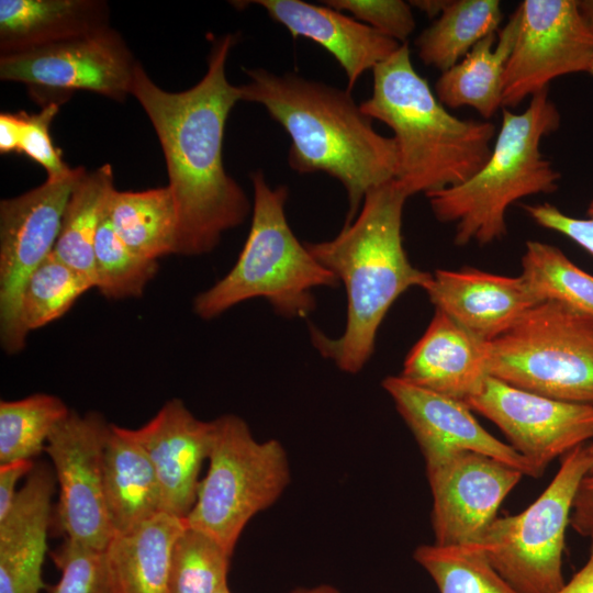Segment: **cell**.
I'll list each match as a JSON object with an SVG mask.
<instances>
[{
    "instance_id": "cell-1",
    "label": "cell",
    "mask_w": 593,
    "mask_h": 593,
    "mask_svg": "<svg viewBox=\"0 0 593 593\" xmlns=\"http://www.w3.org/2000/svg\"><path fill=\"white\" fill-rule=\"evenodd\" d=\"M235 41L232 34L215 38L205 75L184 91L159 88L139 63L135 71L132 96L152 122L166 160L178 221L177 255L212 251L222 234L239 226L253 209L222 158L226 120L240 101L239 87L225 72Z\"/></svg>"
},
{
    "instance_id": "cell-2",
    "label": "cell",
    "mask_w": 593,
    "mask_h": 593,
    "mask_svg": "<svg viewBox=\"0 0 593 593\" xmlns=\"http://www.w3.org/2000/svg\"><path fill=\"white\" fill-rule=\"evenodd\" d=\"M240 101L262 105L291 138L288 164L299 174L325 172L345 188V225L357 216L366 194L396 177L395 141L378 133L349 90L295 74L245 69Z\"/></svg>"
},
{
    "instance_id": "cell-3",
    "label": "cell",
    "mask_w": 593,
    "mask_h": 593,
    "mask_svg": "<svg viewBox=\"0 0 593 593\" xmlns=\"http://www.w3.org/2000/svg\"><path fill=\"white\" fill-rule=\"evenodd\" d=\"M407 198L395 179L388 181L366 194L357 216L337 236L304 243L346 290L344 332L332 338L310 327L315 349L345 372L357 373L368 362L379 327L395 300L410 288L424 289L432 278L411 264L403 247Z\"/></svg>"
},
{
    "instance_id": "cell-4",
    "label": "cell",
    "mask_w": 593,
    "mask_h": 593,
    "mask_svg": "<svg viewBox=\"0 0 593 593\" xmlns=\"http://www.w3.org/2000/svg\"><path fill=\"white\" fill-rule=\"evenodd\" d=\"M365 114L393 131L395 180L411 197L466 182L489 160L495 125L451 114L415 70L407 43L373 69Z\"/></svg>"
},
{
    "instance_id": "cell-5",
    "label": "cell",
    "mask_w": 593,
    "mask_h": 593,
    "mask_svg": "<svg viewBox=\"0 0 593 593\" xmlns=\"http://www.w3.org/2000/svg\"><path fill=\"white\" fill-rule=\"evenodd\" d=\"M560 124L548 88L534 94L522 113L502 108L501 127L485 165L466 182L425 194L438 221L456 224V245L502 239L511 204L558 189L561 174L540 152V143Z\"/></svg>"
},
{
    "instance_id": "cell-6",
    "label": "cell",
    "mask_w": 593,
    "mask_h": 593,
    "mask_svg": "<svg viewBox=\"0 0 593 593\" xmlns=\"http://www.w3.org/2000/svg\"><path fill=\"white\" fill-rule=\"evenodd\" d=\"M251 225L232 269L193 300L203 320L217 317L240 302L262 298L289 318L307 317L316 307L313 290L339 281L293 234L286 216L288 188L271 187L261 170L250 174Z\"/></svg>"
},
{
    "instance_id": "cell-7",
    "label": "cell",
    "mask_w": 593,
    "mask_h": 593,
    "mask_svg": "<svg viewBox=\"0 0 593 593\" xmlns=\"http://www.w3.org/2000/svg\"><path fill=\"white\" fill-rule=\"evenodd\" d=\"M488 372L515 388L593 405V317L556 301L485 343Z\"/></svg>"
},
{
    "instance_id": "cell-8",
    "label": "cell",
    "mask_w": 593,
    "mask_h": 593,
    "mask_svg": "<svg viewBox=\"0 0 593 593\" xmlns=\"http://www.w3.org/2000/svg\"><path fill=\"white\" fill-rule=\"evenodd\" d=\"M214 425L209 469L186 522L233 555L248 522L287 488L290 468L280 441H258L239 416H220Z\"/></svg>"
},
{
    "instance_id": "cell-9",
    "label": "cell",
    "mask_w": 593,
    "mask_h": 593,
    "mask_svg": "<svg viewBox=\"0 0 593 593\" xmlns=\"http://www.w3.org/2000/svg\"><path fill=\"white\" fill-rule=\"evenodd\" d=\"M590 472L585 445L562 457L542 493L516 515L497 516L481 545L496 572L517 593H557L564 585L562 557L573 501Z\"/></svg>"
},
{
    "instance_id": "cell-10",
    "label": "cell",
    "mask_w": 593,
    "mask_h": 593,
    "mask_svg": "<svg viewBox=\"0 0 593 593\" xmlns=\"http://www.w3.org/2000/svg\"><path fill=\"white\" fill-rule=\"evenodd\" d=\"M72 168L58 179L0 202V342L8 354L25 347L19 310L24 286L54 250L69 197L86 174Z\"/></svg>"
},
{
    "instance_id": "cell-11",
    "label": "cell",
    "mask_w": 593,
    "mask_h": 593,
    "mask_svg": "<svg viewBox=\"0 0 593 593\" xmlns=\"http://www.w3.org/2000/svg\"><path fill=\"white\" fill-rule=\"evenodd\" d=\"M109 425L97 412L70 411L49 436L45 451L59 489L56 526L79 545L105 550L113 537L103 482Z\"/></svg>"
},
{
    "instance_id": "cell-12",
    "label": "cell",
    "mask_w": 593,
    "mask_h": 593,
    "mask_svg": "<svg viewBox=\"0 0 593 593\" xmlns=\"http://www.w3.org/2000/svg\"><path fill=\"white\" fill-rule=\"evenodd\" d=\"M138 61L111 26L25 52L0 56V78L33 91L87 90L118 102L132 96Z\"/></svg>"
},
{
    "instance_id": "cell-13",
    "label": "cell",
    "mask_w": 593,
    "mask_h": 593,
    "mask_svg": "<svg viewBox=\"0 0 593 593\" xmlns=\"http://www.w3.org/2000/svg\"><path fill=\"white\" fill-rule=\"evenodd\" d=\"M518 35L503 78V108H515L551 80L588 72L593 34L577 0H524Z\"/></svg>"
},
{
    "instance_id": "cell-14",
    "label": "cell",
    "mask_w": 593,
    "mask_h": 593,
    "mask_svg": "<svg viewBox=\"0 0 593 593\" xmlns=\"http://www.w3.org/2000/svg\"><path fill=\"white\" fill-rule=\"evenodd\" d=\"M466 404L494 423L538 477L552 460L593 438V405L547 398L490 376Z\"/></svg>"
},
{
    "instance_id": "cell-15",
    "label": "cell",
    "mask_w": 593,
    "mask_h": 593,
    "mask_svg": "<svg viewBox=\"0 0 593 593\" xmlns=\"http://www.w3.org/2000/svg\"><path fill=\"white\" fill-rule=\"evenodd\" d=\"M433 495L434 544H480L497 511L524 475L485 455L461 451L426 467Z\"/></svg>"
},
{
    "instance_id": "cell-16",
    "label": "cell",
    "mask_w": 593,
    "mask_h": 593,
    "mask_svg": "<svg viewBox=\"0 0 593 593\" xmlns=\"http://www.w3.org/2000/svg\"><path fill=\"white\" fill-rule=\"evenodd\" d=\"M382 387L418 444L426 467L454 454L471 451L494 458L524 475L537 478L533 466L510 444L486 432L465 403L389 376Z\"/></svg>"
},
{
    "instance_id": "cell-17",
    "label": "cell",
    "mask_w": 593,
    "mask_h": 593,
    "mask_svg": "<svg viewBox=\"0 0 593 593\" xmlns=\"http://www.w3.org/2000/svg\"><path fill=\"white\" fill-rule=\"evenodd\" d=\"M214 419L197 418L179 399L167 401L157 414L130 435L149 457L160 486L163 512L187 518L200 485L199 473L209 458Z\"/></svg>"
},
{
    "instance_id": "cell-18",
    "label": "cell",
    "mask_w": 593,
    "mask_h": 593,
    "mask_svg": "<svg viewBox=\"0 0 593 593\" xmlns=\"http://www.w3.org/2000/svg\"><path fill=\"white\" fill-rule=\"evenodd\" d=\"M424 290L435 309L485 343L540 303L522 276H501L477 268L438 269Z\"/></svg>"
},
{
    "instance_id": "cell-19",
    "label": "cell",
    "mask_w": 593,
    "mask_h": 593,
    "mask_svg": "<svg viewBox=\"0 0 593 593\" xmlns=\"http://www.w3.org/2000/svg\"><path fill=\"white\" fill-rule=\"evenodd\" d=\"M400 377L466 403L489 377L485 342L435 309L425 333L407 354Z\"/></svg>"
},
{
    "instance_id": "cell-20",
    "label": "cell",
    "mask_w": 593,
    "mask_h": 593,
    "mask_svg": "<svg viewBox=\"0 0 593 593\" xmlns=\"http://www.w3.org/2000/svg\"><path fill=\"white\" fill-rule=\"evenodd\" d=\"M55 473L35 466L0 519V593H40Z\"/></svg>"
},
{
    "instance_id": "cell-21",
    "label": "cell",
    "mask_w": 593,
    "mask_h": 593,
    "mask_svg": "<svg viewBox=\"0 0 593 593\" xmlns=\"http://www.w3.org/2000/svg\"><path fill=\"white\" fill-rule=\"evenodd\" d=\"M295 38H309L333 55L344 69L350 91L362 74L399 49L401 43L327 5L301 0H256Z\"/></svg>"
},
{
    "instance_id": "cell-22",
    "label": "cell",
    "mask_w": 593,
    "mask_h": 593,
    "mask_svg": "<svg viewBox=\"0 0 593 593\" xmlns=\"http://www.w3.org/2000/svg\"><path fill=\"white\" fill-rule=\"evenodd\" d=\"M103 482L113 536L128 533L163 512L155 468L128 428L109 425L103 446Z\"/></svg>"
},
{
    "instance_id": "cell-23",
    "label": "cell",
    "mask_w": 593,
    "mask_h": 593,
    "mask_svg": "<svg viewBox=\"0 0 593 593\" xmlns=\"http://www.w3.org/2000/svg\"><path fill=\"white\" fill-rule=\"evenodd\" d=\"M100 0H0V53L16 54L109 27Z\"/></svg>"
},
{
    "instance_id": "cell-24",
    "label": "cell",
    "mask_w": 593,
    "mask_h": 593,
    "mask_svg": "<svg viewBox=\"0 0 593 593\" xmlns=\"http://www.w3.org/2000/svg\"><path fill=\"white\" fill-rule=\"evenodd\" d=\"M521 16L518 5L503 27L482 38L458 64L441 72L435 94L445 107H471L485 121L503 107V78Z\"/></svg>"
},
{
    "instance_id": "cell-25",
    "label": "cell",
    "mask_w": 593,
    "mask_h": 593,
    "mask_svg": "<svg viewBox=\"0 0 593 593\" xmlns=\"http://www.w3.org/2000/svg\"><path fill=\"white\" fill-rule=\"evenodd\" d=\"M186 527V518L161 512L114 535L105 553L116 593H168L172 547Z\"/></svg>"
},
{
    "instance_id": "cell-26",
    "label": "cell",
    "mask_w": 593,
    "mask_h": 593,
    "mask_svg": "<svg viewBox=\"0 0 593 593\" xmlns=\"http://www.w3.org/2000/svg\"><path fill=\"white\" fill-rule=\"evenodd\" d=\"M105 213L122 240L135 253L150 259L175 254L177 212L170 189L111 191Z\"/></svg>"
},
{
    "instance_id": "cell-27",
    "label": "cell",
    "mask_w": 593,
    "mask_h": 593,
    "mask_svg": "<svg viewBox=\"0 0 593 593\" xmlns=\"http://www.w3.org/2000/svg\"><path fill=\"white\" fill-rule=\"evenodd\" d=\"M503 20L497 0L449 1L437 20L416 38L419 59L441 72L458 64Z\"/></svg>"
},
{
    "instance_id": "cell-28",
    "label": "cell",
    "mask_w": 593,
    "mask_h": 593,
    "mask_svg": "<svg viewBox=\"0 0 593 593\" xmlns=\"http://www.w3.org/2000/svg\"><path fill=\"white\" fill-rule=\"evenodd\" d=\"M113 189L110 164L86 171L69 197L53 250L61 261L89 279L94 288V240Z\"/></svg>"
},
{
    "instance_id": "cell-29",
    "label": "cell",
    "mask_w": 593,
    "mask_h": 593,
    "mask_svg": "<svg viewBox=\"0 0 593 593\" xmlns=\"http://www.w3.org/2000/svg\"><path fill=\"white\" fill-rule=\"evenodd\" d=\"M522 277L539 302L556 301L593 317V276L574 265L558 247L528 240Z\"/></svg>"
},
{
    "instance_id": "cell-30",
    "label": "cell",
    "mask_w": 593,
    "mask_h": 593,
    "mask_svg": "<svg viewBox=\"0 0 593 593\" xmlns=\"http://www.w3.org/2000/svg\"><path fill=\"white\" fill-rule=\"evenodd\" d=\"M71 410L61 399L35 393L0 402V463L33 459Z\"/></svg>"
},
{
    "instance_id": "cell-31",
    "label": "cell",
    "mask_w": 593,
    "mask_h": 593,
    "mask_svg": "<svg viewBox=\"0 0 593 593\" xmlns=\"http://www.w3.org/2000/svg\"><path fill=\"white\" fill-rule=\"evenodd\" d=\"M414 559L439 593H517L491 566L481 544L421 545Z\"/></svg>"
},
{
    "instance_id": "cell-32",
    "label": "cell",
    "mask_w": 593,
    "mask_h": 593,
    "mask_svg": "<svg viewBox=\"0 0 593 593\" xmlns=\"http://www.w3.org/2000/svg\"><path fill=\"white\" fill-rule=\"evenodd\" d=\"M92 282L52 251L27 279L20 301L22 334L38 329L65 315Z\"/></svg>"
},
{
    "instance_id": "cell-33",
    "label": "cell",
    "mask_w": 593,
    "mask_h": 593,
    "mask_svg": "<svg viewBox=\"0 0 593 593\" xmlns=\"http://www.w3.org/2000/svg\"><path fill=\"white\" fill-rule=\"evenodd\" d=\"M158 267V260L135 253L122 240L104 210L94 240L96 289L111 300L138 298Z\"/></svg>"
},
{
    "instance_id": "cell-34",
    "label": "cell",
    "mask_w": 593,
    "mask_h": 593,
    "mask_svg": "<svg viewBox=\"0 0 593 593\" xmlns=\"http://www.w3.org/2000/svg\"><path fill=\"white\" fill-rule=\"evenodd\" d=\"M232 553L208 534L187 527L170 560L168 593H214L227 584Z\"/></svg>"
},
{
    "instance_id": "cell-35",
    "label": "cell",
    "mask_w": 593,
    "mask_h": 593,
    "mask_svg": "<svg viewBox=\"0 0 593 593\" xmlns=\"http://www.w3.org/2000/svg\"><path fill=\"white\" fill-rule=\"evenodd\" d=\"M52 558L60 579L51 593H116L105 550L65 539Z\"/></svg>"
},
{
    "instance_id": "cell-36",
    "label": "cell",
    "mask_w": 593,
    "mask_h": 593,
    "mask_svg": "<svg viewBox=\"0 0 593 593\" xmlns=\"http://www.w3.org/2000/svg\"><path fill=\"white\" fill-rule=\"evenodd\" d=\"M323 4L351 13L358 21L403 44L415 29L410 3L402 0H327Z\"/></svg>"
},
{
    "instance_id": "cell-37",
    "label": "cell",
    "mask_w": 593,
    "mask_h": 593,
    "mask_svg": "<svg viewBox=\"0 0 593 593\" xmlns=\"http://www.w3.org/2000/svg\"><path fill=\"white\" fill-rule=\"evenodd\" d=\"M59 101H52L43 105L35 114L23 112V125L20 143V153L41 165L47 174V179H58L70 172L61 159V154L53 144L49 127L53 119L59 111Z\"/></svg>"
},
{
    "instance_id": "cell-38",
    "label": "cell",
    "mask_w": 593,
    "mask_h": 593,
    "mask_svg": "<svg viewBox=\"0 0 593 593\" xmlns=\"http://www.w3.org/2000/svg\"><path fill=\"white\" fill-rule=\"evenodd\" d=\"M523 209L536 224L570 238L593 257V217L577 219L550 203L523 204Z\"/></svg>"
},
{
    "instance_id": "cell-39",
    "label": "cell",
    "mask_w": 593,
    "mask_h": 593,
    "mask_svg": "<svg viewBox=\"0 0 593 593\" xmlns=\"http://www.w3.org/2000/svg\"><path fill=\"white\" fill-rule=\"evenodd\" d=\"M570 526L581 536L593 537V471L582 479L578 488Z\"/></svg>"
},
{
    "instance_id": "cell-40",
    "label": "cell",
    "mask_w": 593,
    "mask_h": 593,
    "mask_svg": "<svg viewBox=\"0 0 593 593\" xmlns=\"http://www.w3.org/2000/svg\"><path fill=\"white\" fill-rule=\"evenodd\" d=\"M34 467L32 459L0 463V519L8 514L14 502L18 481Z\"/></svg>"
},
{
    "instance_id": "cell-41",
    "label": "cell",
    "mask_w": 593,
    "mask_h": 593,
    "mask_svg": "<svg viewBox=\"0 0 593 593\" xmlns=\"http://www.w3.org/2000/svg\"><path fill=\"white\" fill-rule=\"evenodd\" d=\"M23 111L0 114V153L2 155L20 150Z\"/></svg>"
},
{
    "instance_id": "cell-42",
    "label": "cell",
    "mask_w": 593,
    "mask_h": 593,
    "mask_svg": "<svg viewBox=\"0 0 593 593\" xmlns=\"http://www.w3.org/2000/svg\"><path fill=\"white\" fill-rule=\"evenodd\" d=\"M557 593H593V546L585 564Z\"/></svg>"
},
{
    "instance_id": "cell-43",
    "label": "cell",
    "mask_w": 593,
    "mask_h": 593,
    "mask_svg": "<svg viewBox=\"0 0 593 593\" xmlns=\"http://www.w3.org/2000/svg\"><path fill=\"white\" fill-rule=\"evenodd\" d=\"M449 0H416L410 1L411 7H415L429 18L439 16Z\"/></svg>"
},
{
    "instance_id": "cell-44",
    "label": "cell",
    "mask_w": 593,
    "mask_h": 593,
    "mask_svg": "<svg viewBox=\"0 0 593 593\" xmlns=\"http://www.w3.org/2000/svg\"><path fill=\"white\" fill-rule=\"evenodd\" d=\"M577 4L585 25L593 34V0H577Z\"/></svg>"
},
{
    "instance_id": "cell-45",
    "label": "cell",
    "mask_w": 593,
    "mask_h": 593,
    "mask_svg": "<svg viewBox=\"0 0 593 593\" xmlns=\"http://www.w3.org/2000/svg\"><path fill=\"white\" fill-rule=\"evenodd\" d=\"M290 593H339V591L331 585L323 584L314 588L295 589Z\"/></svg>"
},
{
    "instance_id": "cell-46",
    "label": "cell",
    "mask_w": 593,
    "mask_h": 593,
    "mask_svg": "<svg viewBox=\"0 0 593 593\" xmlns=\"http://www.w3.org/2000/svg\"><path fill=\"white\" fill-rule=\"evenodd\" d=\"M585 450L590 460V472L593 471V444L585 446Z\"/></svg>"
},
{
    "instance_id": "cell-47",
    "label": "cell",
    "mask_w": 593,
    "mask_h": 593,
    "mask_svg": "<svg viewBox=\"0 0 593 593\" xmlns=\"http://www.w3.org/2000/svg\"><path fill=\"white\" fill-rule=\"evenodd\" d=\"M586 214L589 217H593V198L591 199L589 205H588V209H586Z\"/></svg>"
},
{
    "instance_id": "cell-48",
    "label": "cell",
    "mask_w": 593,
    "mask_h": 593,
    "mask_svg": "<svg viewBox=\"0 0 593 593\" xmlns=\"http://www.w3.org/2000/svg\"><path fill=\"white\" fill-rule=\"evenodd\" d=\"M214 593H231L230 589H228V585L227 584H224L222 588H220L216 592Z\"/></svg>"
},
{
    "instance_id": "cell-49",
    "label": "cell",
    "mask_w": 593,
    "mask_h": 593,
    "mask_svg": "<svg viewBox=\"0 0 593 593\" xmlns=\"http://www.w3.org/2000/svg\"><path fill=\"white\" fill-rule=\"evenodd\" d=\"M591 76H593V60L591 63V66L589 68V71H588Z\"/></svg>"
}]
</instances>
